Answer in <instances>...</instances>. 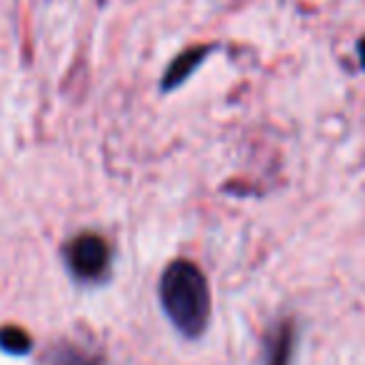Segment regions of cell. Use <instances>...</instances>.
<instances>
[{
    "label": "cell",
    "mask_w": 365,
    "mask_h": 365,
    "mask_svg": "<svg viewBox=\"0 0 365 365\" xmlns=\"http://www.w3.org/2000/svg\"><path fill=\"white\" fill-rule=\"evenodd\" d=\"M41 365H101V363H98L96 355L83 350L81 345L56 343L48 348L46 355H43Z\"/></svg>",
    "instance_id": "obj_5"
},
{
    "label": "cell",
    "mask_w": 365,
    "mask_h": 365,
    "mask_svg": "<svg viewBox=\"0 0 365 365\" xmlns=\"http://www.w3.org/2000/svg\"><path fill=\"white\" fill-rule=\"evenodd\" d=\"M293 350H295V325L293 320H280L268 335L265 365H290Z\"/></svg>",
    "instance_id": "obj_4"
},
{
    "label": "cell",
    "mask_w": 365,
    "mask_h": 365,
    "mask_svg": "<svg viewBox=\"0 0 365 365\" xmlns=\"http://www.w3.org/2000/svg\"><path fill=\"white\" fill-rule=\"evenodd\" d=\"M0 350L8 355H28L33 350V340L26 330L21 328H0Z\"/></svg>",
    "instance_id": "obj_6"
},
{
    "label": "cell",
    "mask_w": 365,
    "mask_h": 365,
    "mask_svg": "<svg viewBox=\"0 0 365 365\" xmlns=\"http://www.w3.org/2000/svg\"><path fill=\"white\" fill-rule=\"evenodd\" d=\"M66 265L78 283H101L110 273V245L96 233H83L73 238L63 250Z\"/></svg>",
    "instance_id": "obj_2"
},
{
    "label": "cell",
    "mask_w": 365,
    "mask_h": 365,
    "mask_svg": "<svg viewBox=\"0 0 365 365\" xmlns=\"http://www.w3.org/2000/svg\"><path fill=\"white\" fill-rule=\"evenodd\" d=\"M215 51H218V46H195V48H188V51H182L180 56L168 66L165 76H163V81H160V91L170 93V91H175V88H180L182 83L198 71L200 63Z\"/></svg>",
    "instance_id": "obj_3"
},
{
    "label": "cell",
    "mask_w": 365,
    "mask_h": 365,
    "mask_svg": "<svg viewBox=\"0 0 365 365\" xmlns=\"http://www.w3.org/2000/svg\"><path fill=\"white\" fill-rule=\"evenodd\" d=\"M160 308L182 338H200L210 323V288L203 270L190 260H173L163 270Z\"/></svg>",
    "instance_id": "obj_1"
},
{
    "label": "cell",
    "mask_w": 365,
    "mask_h": 365,
    "mask_svg": "<svg viewBox=\"0 0 365 365\" xmlns=\"http://www.w3.org/2000/svg\"><path fill=\"white\" fill-rule=\"evenodd\" d=\"M358 58H360V66H363V71H365V38L358 43Z\"/></svg>",
    "instance_id": "obj_7"
}]
</instances>
